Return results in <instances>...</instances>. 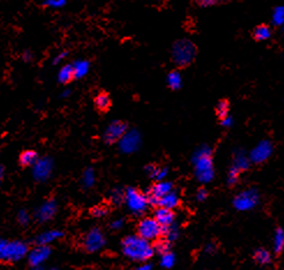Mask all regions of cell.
<instances>
[{"mask_svg": "<svg viewBox=\"0 0 284 270\" xmlns=\"http://www.w3.org/2000/svg\"><path fill=\"white\" fill-rule=\"evenodd\" d=\"M126 200L131 210L137 213H140L145 210L148 203V197L142 195L141 193H139L133 188H130L129 191H127Z\"/></svg>", "mask_w": 284, "mask_h": 270, "instance_id": "obj_5", "label": "cell"}, {"mask_svg": "<svg viewBox=\"0 0 284 270\" xmlns=\"http://www.w3.org/2000/svg\"><path fill=\"white\" fill-rule=\"evenodd\" d=\"M104 243H105V241H104V237L102 235V232L97 229H93L86 236L83 245H85V248L88 252H95L98 251V249L104 245Z\"/></svg>", "mask_w": 284, "mask_h": 270, "instance_id": "obj_6", "label": "cell"}, {"mask_svg": "<svg viewBox=\"0 0 284 270\" xmlns=\"http://www.w3.org/2000/svg\"><path fill=\"white\" fill-rule=\"evenodd\" d=\"M231 2H233V0H192V3H193L195 6L201 7V9L226 5V4H230Z\"/></svg>", "mask_w": 284, "mask_h": 270, "instance_id": "obj_23", "label": "cell"}, {"mask_svg": "<svg viewBox=\"0 0 284 270\" xmlns=\"http://www.w3.org/2000/svg\"><path fill=\"white\" fill-rule=\"evenodd\" d=\"M4 175H5V170H4L3 165H0V183H2L4 179Z\"/></svg>", "mask_w": 284, "mask_h": 270, "instance_id": "obj_37", "label": "cell"}, {"mask_svg": "<svg viewBox=\"0 0 284 270\" xmlns=\"http://www.w3.org/2000/svg\"><path fill=\"white\" fill-rule=\"evenodd\" d=\"M271 154V146L269 142H262L260 143L259 146L254 149L253 151H252L251 154V158L253 162H263V160L267 159L268 157L270 156Z\"/></svg>", "mask_w": 284, "mask_h": 270, "instance_id": "obj_14", "label": "cell"}, {"mask_svg": "<svg viewBox=\"0 0 284 270\" xmlns=\"http://www.w3.org/2000/svg\"><path fill=\"white\" fill-rule=\"evenodd\" d=\"M157 240V239H156ZM155 251H157L158 253H166V252H169L170 251V244H169V241H166V240H157V243L155 244Z\"/></svg>", "mask_w": 284, "mask_h": 270, "instance_id": "obj_30", "label": "cell"}, {"mask_svg": "<svg viewBox=\"0 0 284 270\" xmlns=\"http://www.w3.org/2000/svg\"><path fill=\"white\" fill-rule=\"evenodd\" d=\"M55 211H57V204H55V201L47 200L46 202H44L41 207L38 208V210L36 211V219L41 222H46L54 216Z\"/></svg>", "mask_w": 284, "mask_h": 270, "instance_id": "obj_11", "label": "cell"}, {"mask_svg": "<svg viewBox=\"0 0 284 270\" xmlns=\"http://www.w3.org/2000/svg\"><path fill=\"white\" fill-rule=\"evenodd\" d=\"M93 183H94V173L91 170H88L85 173V184L87 186H90Z\"/></svg>", "mask_w": 284, "mask_h": 270, "instance_id": "obj_33", "label": "cell"}, {"mask_svg": "<svg viewBox=\"0 0 284 270\" xmlns=\"http://www.w3.org/2000/svg\"><path fill=\"white\" fill-rule=\"evenodd\" d=\"M254 259L259 264H268L270 262V254L266 249L259 248L254 252Z\"/></svg>", "mask_w": 284, "mask_h": 270, "instance_id": "obj_26", "label": "cell"}, {"mask_svg": "<svg viewBox=\"0 0 284 270\" xmlns=\"http://www.w3.org/2000/svg\"><path fill=\"white\" fill-rule=\"evenodd\" d=\"M123 249L126 256L137 261H147L154 254V247L149 240L143 239L139 235L125 238L123 241Z\"/></svg>", "mask_w": 284, "mask_h": 270, "instance_id": "obj_1", "label": "cell"}, {"mask_svg": "<svg viewBox=\"0 0 284 270\" xmlns=\"http://www.w3.org/2000/svg\"><path fill=\"white\" fill-rule=\"evenodd\" d=\"M171 188H173V185L170 183H166V181H163V183L156 184L155 186L150 189V194L148 197V202L151 204H155L157 207V200L159 197H162L163 195H165L166 193L171 192Z\"/></svg>", "mask_w": 284, "mask_h": 270, "instance_id": "obj_12", "label": "cell"}, {"mask_svg": "<svg viewBox=\"0 0 284 270\" xmlns=\"http://www.w3.org/2000/svg\"><path fill=\"white\" fill-rule=\"evenodd\" d=\"M38 155L35 150H25L19 156V164L23 168H29L37 162Z\"/></svg>", "mask_w": 284, "mask_h": 270, "instance_id": "obj_18", "label": "cell"}, {"mask_svg": "<svg viewBox=\"0 0 284 270\" xmlns=\"http://www.w3.org/2000/svg\"><path fill=\"white\" fill-rule=\"evenodd\" d=\"M154 219L158 222L159 224L164 228H169L175 220V213L173 209L164 208V207H158L155 211V217Z\"/></svg>", "mask_w": 284, "mask_h": 270, "instance_id": "obj_13", "label": "cell"}, {"mask_svg": "<svg viewBox=\"0 0 284 270\" xmlns=\"http://www.w3.org/2000/svg\"><path fill=\"white\" fill-rule=\"evenodd\" d=\"M229 110H230V105L229 102L226 99H222L219 100L216 105V115H217L218 118H225V117L229 116Z\"/></svg>", "mask_w": 284, "mask_h": 270, "instance_id": "obj_24", "label": "cell"}, {"mask_svg": "<svg viewBox=\"0 0 284 270\" xmlns=\"http://www.w3.org/2000/svg\"><path fill=\"white\" fill-rule=\"evenodd\" d=\"M28 254V246L20 240L7 241L0 254V262H17Z\"/></svg>", "mask_w": 284, "mask_h": 270, "instance_id": "obj_3", "label": "cell"}, {"mask_svg": "<svg viewBox=\"0 0 284 270\" xmlns=\"http://www.w3.org/2000/svg\"><path fill=\"white\" fill-rule=\"evenodd\" d=\"M178 203H179V197L176 193L173 192L166 193L165 195H163L157 200V207H164L169 209H174L175 207H177Z\"/></svg>", "mask_w": 284, "mask_h": 270, "instance_id": "obj_17", "label": "cell"}, {"mask_svg": "<svg viewBox=\"0 0 284 270\" xmlns=\"http://www.w3.org/2000/svg\"><path fill=\"white\" fill-rule=\"evenodd\" d=\"M207 197V191H205V189H200V191L198 192V200H205Z\"/></svg>", "mask_w": 284, "mask_h": 270, "instance_id": "obj_34", "label": "cell"}, {"mask_svg": "<svg viewBox=\"0 0 284 270\" xmlns=\"http://www.w3.org/2000/svg\"><path fill=\"white\" fill-rule=\"evenodd\" d=\"M255 203H257V194L253 191L244 192L235 200L236 208H238L239 210H247V209L253 208Z\"/></svg>", "mask_w": 284, "mask_h": 270, "instance_id": "obj_9", "label": "cell"}, {"mask_svg": "<svg viewBox=\"0 0 284 270\" xmlns=\"http://www.w3.org/2000/svg\"><path fill=\"white\" fill-rule=\"evenodd\" d=\"M50 252V248L46 245H38L37 247L28 254L29 264L31 267H37V265L42 264L49 257Z\"/></svg>", "mask_w": 284, "mask_h": 270, "instance_id": "obj_7", "label": "cell"}, {"mask_svg": "<svg viewBox=\"0 0 284 270\" xmlns=\"http://www.w3.org/2000/svg\"><path fill=\"white\" fill-rule=\"evenodd\" d=\"M151 267L150 265H142V267H140V269H150Z\"/></svg>", "mask_w": 284, "mask_h": 270, "instance_id": "obj_38", "label": "cell"}, {"mask_svg": "<svg viewBox=\"0 0 284 270\" xmlns=\"http://www.w3.org/2000/svg\"><path fill=\"white\" fill-rule=\"evenodd\" d=\"M165 228L162 227L155 219H145L140 222L138 233L146 240H156L164 235Z\"/></svg>", "mask_w": 284, "mask_h": 270, "instance_id": "obj_4", "label": "cell"}, {"mask_svg": "<svg viewBox=\"0 0 284 270\" xmlns=\"http://www.w3.org/2000/svg\"><path fill=\"white\" fill-rule=\"evenodd\" d=\"M197 46L189 39L177 41L173 46V60L178 67L190 66L197 57Z\"/></svg>", "mask_w": 284, "mask_h": 270, "instance_id": "obj_2", "label": "cell"}, {"mask_svg": "<svg viewBox=\"0 0 284 270\" xmlns=\"http://www.w3.org/2000/svg\"><path fill=\"white\" fill-rule=\"evenodd\" d=\"M197 173L198 177L202 181H208L211 178V159L209 156H201L197 162Z\"/></svg>", "mask_w": 284, "mask_h": 270, "instance_id": "obj_10", "label": "cell"}, {"mask_svg": "<svg viewBox=\"0 0 284 270\" xmlns=\"http://www.w3.org/2000/svg\"><path fill=\"white\" fill-rule=\"evenodd\" d=\"M6 243H7V240H5V239H2V238H0V254H2L4 247H5Z\"/></svg>", "mask_w": 284, "mask_h": 270, "instance_id": "obj_36", "label": "cell"}, {"mask_svg": "<svg viewBox=\"0 0 284 270\" xmlns=\"http://www.w3.org/2000/svg\"><path fill=\"white\" fill-rule=\"evenodd\" d=\"M62 236L63 233L59 231H47L42 233L41 236H38L37 239H36V243L38 245H47Z\"/></svg>", "mask_w": 284, "mask_h": 270, "instance_id": "obj_22", "label": "cell"}, {"mask_svg": "<svg viewBox=\"0 0 284 270\" xmlns=\"http://www.w3.org/2000/svg\"><path fill=\"white\" fill-rule=\"evenodd\" d=\"M175 263V255L170 251L162 254V265L165 268L173 267Z\"/></svg>", "mask_w": 284, "mask_h": 270, "instance_id": "obj_29", "label": "cell"}, {"mask_svg": "<svg viewBox=\"0 0 284 270\" xmlns=\"http://www.w3.org/2000/svg\"><path fill=\"white\" fill-rule=\"evenodd\" d=\"M18 221H19V223L22 224V225H26L28 222H29V216H28V213H27L26 210H21L19 212Z\"/></svg>", "mask_w": 284, "mask_h": 270, "instance_id": "obj_31", "label": "cell"}, {"mask_svg": "<svg viewBox=\"0 0 284 270\" xmlns=\"http://www.w3.org/2000/svg\"><path fill=\"white\" fill-rule=\"evenodd\" d=\"M271 36V29L269 26L267 25H259L257 26L252 31V37H253L254 41L261 42V41H267L269 39Z\"/></svg>", "mask_w": 284, "mask_h": 270, "instance_id": "obj_19", "label": "cell"}, {"mask_svg": "<svg viewBox=\"0 0 284 270\" xmlns=\"http://www.w3.org/2000/svg\"><path fill=\"white\" fill-rule=\"evenodd\" d=\"M74 66V72H75V79L81 78V76L85 75L88 71V64L85 62H80L77 63Z\"/></svg>", "mask_w": 284, "mask_h": 270, "instance_id": "obj_28", "label": "cell"}, {"mask_svg": "<svg viewBox=\"0 0 284 270\" xmlns=\"http://www.w3.org/2000/svg\"><path fill=\"white\" fill-rule=\"evenodd\" d=\"M74 79H75V72L73 65H65L61 71H59L58 80L61 83L67 84L73 81Z\"/></svg>", "mask_w": 284, "mask_h": 270, "instance_id": "obj_20", "label": "cell"}, {"mask_svg": "<svg viewBox=\"0 0 284 270\" xmlns=\"http://www.w3.org/2000/svg\"><path fill=\"white\" fill-rule=\"evenodd\" d=\"M33 167H35L34 176L36 179L44 180L51 172V160L49 159H37Z\"/></svg>", "mask_w": 284, "mask_h": 270, "instance_id": "obj_15", "label": "cell"}, {"mask_svg": "<svg viewBox=\"0 0 284 270\" xmlns=\"http://www.w3.org/2000/svg\"><path fill=\"white\" fill-rule=\"evenodd\" d=\"M95 106L98 111H107L111 107V99L109 94L106 92H99V94L96 96L94 99Z\"/></svg>", "mask_w": 284, "mask_h": 270, "instance_id": "obj_21", "label": "cell"}, {"mask_svg": "<svg viewBox=\"0 0 284 270\" xmlns=\"http://www.w3.org/2000/svg\"><path fill=\"white\" fill-rule=\"evenodd\" d=\"M282 18H283L282 11L279 10V11L277 12V14H276V21H277V23H281V22H282Z\"/></svg>", "mask_w": 284, "mask_h": 270, "instance_id": "obj_35", "label": "cell"}, {"mask_svg": "<svg viewBox=\"0 0 284 270\" xmlns=\"http://www.w3.org/2000/svg\"><path fill=\"white\" fill-rule=\"evenodd\" d=\"M106 211L107 210L104 207H95V208L91 209V213H93L95 217H102V216L105 215Z\"/></svg>", "mask_w": 284, "mask_h": 270, "instance_id": "obj_32", "label": "cell"}, {"mask_svg": "<svg viewBox=\"0 0 284 270\" xmlns=\"http://www.w3.org/2000/svg\"><path fill=\"white\" fill-rule=\"evenodd\" d=\"M139 143H140V139L137 133L131 132L130 134L122 136L121 147L125 152H132L133 150H135V149L138 148Z\"/></svg>", "mask_w": 284, "mask_h": 270, "instance_id": "obj_16", "label": "cell"}, {"mask_svg": "<svg viewBox=\"0 0 284 270\" xmlns=\"http://www.w3.org/2000/svg\"><path fill=\"white\" fill-rule=\"evenodd\" d=\"M274 243H275L276 253H281L283 247H284V236H283L282 229H277V231H276Z\"/></svg>", "mask_w": 284, "mask_h": 270, "instance_id": "obj_27", "label": "cell"}, {"mask_svg": "<svg viewBox=\"0 0 284 270\" xmlns=\"http://www.w3.org/2000/svg\"><path fill=\"white\" fill-rule=\"evenodd\" d=\"M167 84H169L171 89H178V88H181L182 76L177 71H173L167 75Z\"/></svg>", "mask_w": 284, "mask_h": 270, "instance_id": "obj_25", "label": "cell"}, {"mask_svg": "<svg viewBox=\"0 0 284 270\" xmlns=\"http://www.w3.org/2000/svg\"><path fill=\"white\" fill-rule=\"evenodd\" d=\"M125 131H126L125 124L122 122H115L106 128L105 134H104V139H105L107 143H113L122 138Z\"/></svg>", "mask_w": 284, "mask_h": 270, "instance_id": "obj_8", "label": "cell"}]
</instances>
